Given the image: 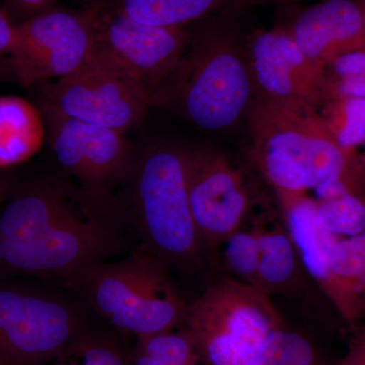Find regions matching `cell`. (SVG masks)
Listing matches in <instances>:
<instances>
[{"label":"cell","mask_w":365,"mask_h":365,"mask_svg":"<svg viewBox=\"0 0 365 365\" xmlns=\"http://www.w3.org/2000/svg\"><path fill=\"white\" fill-rule=\"evenodd\" d=\"M119 247L111 230L46 182L14 195L0 212V270L76 279Z\"/></svg>","instance_id":"obj_1"},{"label":"cell","mask_w":365,"mask_h":365,"mask_svg":"<svg viewBox=\"0 0 365 365\" xmlns=\"http://www.w3.org/2000/svg\"><path fill=\"white\" fill-rule=\"evenodd\" d=\"M242 9H227L192 26L168 93L165 105L174 106L199 130L227 131L245 123L256 98Z\"/></svg>","instance_id":"obj_2"},{"label":"cell","mask_w":365,"mask_h":365,"mask_svg":"<svg viewBox=\"0 0 365 365\" xmlns=\"http://www.w3.org/2000/svg\"><path fill=\"white\" fill-rule=\"evenodd\" d=\"M245 123L250 160L275 191L307 192L336 180L348 184L359 153L338 144L314 106L256 97Z\"/></svg>","instance_id":"obj_3"},{"label":"cell","mask_w":365,"mask_h":365,"mask_svg":"<svg viewBox=\"0 0 365 365\" xmlns=\"http://www.w3.org/2000/svg\"><path fill=\"white\" fill-rule=\"evenodd\" d=\"M187 153L178 144L151 143L134 158L129 176L146 252L169 268L193 265L206 251L190 207Z\"/></svg>","instance_id":"obj_4"},{"label":"cell","mask_w":365,"mask_h":365,"mask_svg":"<svg viewBox=\"0 0 365 365\" xmlns=\"http://www.w3.org/2000/svg\"><path fill=\"white\" fill-rule=\"evenodd\" d=\"M93 311L137 339L185 325L189 304L170 281L169 267L148 252L100 263L71 281Z\"/></svg>","instance_id":"obj_5"},{"label":"cell","mask_w":365,"mask_h":365,"mask_svg":"<svg viewBox=\"0 0 365 365\" xmlns=\"http://www.w3.org/2000/svg\"><path fill=\"white\" fill-rule=\"evenodd\" d=\"M185 325L205 365H257L271 334L284 327L270 295L232 277L189 304Z\"/></svg>","instance_id":"obj_6"},{"label":"cell","mask_w":365,"mask_h":365,"mask_svg":"<svg viewBox=\"0 0 365 365\" xmlns=\"http://www.w3.org/2000/svg\"><path fill=\"white\" fill-rule=\"evenodd\" d=\"M83 7L95 33L93 55L148 107L165 106L191 39L190 26L146 25L97 4Z\"/></svg>","instance_id":"obj_7"},{"label":"cell","mask_w":365,"mask_h":365,"mask_svg":"<svg viewBox=\"0 0 365 365\" xmlns=\"http://www.w3.org/2000/svg\"><path fill=\"white\" fill-rule=\"evenodd\" d=\"M83 330L71 302L44 292L0 287V359L6 365L52 361Z\"/></svg>","instance_id":"obj_8"},{"label":"cell","mask_w":365,"mask_h":365,"mask_svg":"<svg viewBox=\"0 0 365 365\" xmlns=\"http://www.w3.org/2000/svg\"><path fill=\"white\" fill-rule=\"evenodd\" d=\"M93 52L95 33L86 9L54 6L18 23L16 44L9 57L16 81L33 88L68 76Z\"/></svg>","instance_id":"obj_9"},{"label":"cell","mask_w":365,"mask_h":365,"mask_svg":"<svg viewBox=\"0 0 365 365\" xmlns=\"http://www.w3.org/2000/svg\"><path fill=\"white\" fill-rule=\"evenodd\" d=\"M39 86L40 110L124 134L140 126L150 109L116 72L93 54L68 76Z\"/></svg>","instance_id":"obj_10"},{"label":"cell","mask_w":365,"mask_h":365,"mask_svg":"<svg viewBox=\"0 0 365 365\" xmlns=\"http://www.w3.org/2000/svg\"><path fill=\"white\" fill-rule=\"evenodd\" d=\"M188 194L192 216L206 251H213L241 228L252 207L248 182L225 153L211 146L188 148Z\"/></svg>","instance_id":"obj_11"},{"label":"cell","mask_w":365,"mask_h":365,"mask_svg":"<svg viewBox=\"0 0 365 365\" xmlns=\"http://www.w3.org/2000/svg\"><path fill=\"white\" fill-rule=\"evenodd\" d=\"M55 158L88 195L102 201L130 176L134 157L122 132L43 111Z\"/></svg>","instance_id":"obj_12"},{"label":"cell","mask_w":365,"mask_h":365,"mask_svg":"<svg viewBox=\"0 0 365 365\" xmlns=\"http://www.w3.org/2000/svg\"><path fill=\"white\" fill-rule=\"evenodd\" d=\"M246 48L256 97L319 107L324 71L307 58L282 26L247 32Z\"/></svg>","instance_id":"obj_13"},{"label":"cell","mask_w":365,"mask_h":365,"mask_svg":"<svg viewBox=\"0 0 365 365\" xmlns=\"http://www.w3.org/2000/svg\"><path fill=\"white\" fill-rule=\"evenodd\" d=\"M283 220L299 252L300 261L324 294L347 323L361 318L359 307L348 299L330 269L331 254L339 237L331 234L319 222L317 200L307 192L275 191Z\"/></svg>","instance_id":"obj_14"},{"label":"cell","mask_w":365,"mask_h":365,"mask_svg":"<svg viewBox=\"0 0 365 365\" xmlns=\"http://www.w3.org/2000/svg\"><path fill=\"white\" fill-rule=\"evenodd\" d=\"M283 29L324 71L340 55L365 48L361 0H322L302 9Z\"/></svg>","instance_id":"obj_15"},{"label":"cell","mask_w":365,"mask_h":365,"mask_svg":"<svg viewBox=\"0 0 365 365\" xmlns=\"http://www.w3.org/2000/svg\"><path fill=\"white\" fill-rule=\"evenodd\" d=\"M263 0H83L132 20L158 26H192L199 21L232 9L261 4Z\"/></svg>","instance_id":"obj_16"},{"label":"cell","mask_w":365,"mask_h":365,"mask_svg":"<svg viewBox=\"0 0 365 365\" xmlns=\"http://www.w3.org/2000/svg\"><path fill=\"white\" fill-rule=\"evenodd\" d=\"M253 230L258 244V288L271 294H292L304 268L287 227L267 218L257 220Z\"/></svg>","instance_id":"obj_17"},{"label":"cell","mask_w":365,"mask_h":365,"mask_svg":"<svg viewBox=\"0 0 365 365\" xmlns=\"http://www.w3.org/2000/svg\"><path fill=\"white\" fill-rule=\"evenodd\" d=\"M45 120L32 103L18 96L0 97V169L33 158L45 140Z\"/></svg>","instance_id":"obj_18"},{"label":"cell","mask_w":365,"mask_h":365,"mask_svg":"<svg viewBox=\"0 0 365 365\" xmlns=\"http://www.w3.org/2000/svg\"><path fill=\"white\" fill-rule=\"evenodd\" d=\"M327 130L344 150L359 153L365 146V98H337L317 108Z\"/></svg>","instance_id":"obj_19"},{"label":"cell","mask_w":365,"mask_h":365,"mask_svg":"<svg viewBox=\"0 0 365 365\" xmlns=\"http://www.w3.org/2000/svg\"><path fill=\"white\" fill-rule=\"evenodd\" d=\"M317 200V212L323 227L339 237L365 232V198L345 190L329 198Z\"/></svg>","instance_id":"obj_20"},{"label":"cell","mask_w":365,"mask_h":365,"mask_svg":"<svg viewBox=\"0 0 365 365\" xmlns=\"http://www.w3.org/2000/svg\"><path fill=\"white\" fill-rule=\"evenodd\" d=\"M330 269L348 299L360 311L357 287L365 276V232L338 239L331 254Z\"/></svg>","instance_id":"obj_21"},{"label":"cell","mask_w":365,"mask_h":365,"mask_svg":"<svg viewBox=\"0 0 365 365\" xmlns=\"http://www.w3.org/2000/svg\"><path fill=\"white\" fill-rule=\"evenodd\" d=\"M52 362V365H130V359L111 338L85 332Z\"/></svg>","instance_id":"obj_22"},{"label":"cell","mask_w":365,"mask_h":365,"mask_svg":"<svg viewBox=\"0 0 365 365\" xmlns=\"http://www.w3.org/2000/svg\"><path fill=\"white\" fill-rule=\"evenodd\" d=\"M257 365H325L313 345L283 327L271 334Z\"/></svg>","instance_id":"obj_23"},{"label":"cell","mask_w":365,"mask_h":365,"mask_svg":"<svg viewBox=\"0 0 365 365\" xmlns=\"http://www.w3.org/2000/svg\"><path fill=\"white\" fill-rule=\"evenodd\" d=\"M136 349L162 365L199 364L195 346L186 330H173L140 338Z\"/></svg>","instance_id":"obj_24"},{"label":"cell","mask_w":365,"mask_h":365,"mask_svg":"<svg viewBox=\"0 0 365 365\" xmlns=\"http://www.w3.org/2000/svg\"><path fill=\"white\" fill-rule=\"evenodd\" d=\"M223 245L225 264L235 279L258 288V244L253 228H240Z\"/></svg>","instance_id":"obj_25"},{"label":"cell","mask_w":365,"mask_h":365,"mask_svg":"<svg viewBox=\"0 0 365 365\" xmlns=\"http://www.w3.org/2000/svg\"><path fill=\"white\" fill-rule=\"evenodd\" d=\"M325 78H349L365 76V48L340 55L326 67Z\"/></svg>","instance_id":"obj_26"},{"label":"cell","mask_w":365,"mask_h":365,"mask_svg":"<svg viewBox=\"0 0 365 365\" xmlns=\"http://www.w3.org/2000/svg\"><path fill=\"white\" fill-rule=\"evenodd\" d=\"M365 98V76L324 79L321 103L330 98Z\"/></svg>","instance_id":"obj_27"},{"label":"cell","mask_w":365,"mask_h":365,"mask_svg":"<svg viewBox=\"0 0 365 365\" xmlns=\"http://www.w3.org/2000/svg\"><path fill=\"white\" fill-rule=\"evenodd\" d=\"M16 25L6 9H0V56H9L16 39Z\"/></svg>","instance_id":"obj_28"},{"label":"cell","mask_w":365,"mask_h":365,"mask_svg":"<svg viewBox=\"0 0 365 365\" xmlns=\"http://www.w3.org/2000/svg\"><path fill=\"white\" fill-rule=\"evenodd\" d=\"M348 184L354 193L365 198V150L364 153H357Z\"/></svg>","instance_id":"obj_29"},{"label":"cell","mask_w":365,"mask_h":365,"mask_svg":"<svg viewBox=\"0 0 365 365\" xmlns=\"http://www.w3.org/2000/svg\"><path fill=\"white\" fill-rule=\"evenodd\" d=\"M56 1L57 0H9V4L14 9L28 14L26 19L54 6Z\"/></svg>","instance_id":"obj_30"},{"label":"cell","mask_w":365,"mask_h":365,"mask_svg":"<svg viewBox=\"0 0 365 365\" xmlns=\"http://www.w3.org/2000/svg\"><path fill=\"white\" fill-rule=\"evenodd\" d=\"M11 79L16 81L11 60L9 56H0V81H11Z\"/></svg>","instance_id":"obj_31"},{"label":"cell","mask_w":365,"mask_h":365,"mask_svg":"<svg viewBox=\"0 0 365 365\" xmlns=\"http://www.w3.org/2000/svg\"><path fill=\"white\" fill-rule=\"evenodd\" d=\"M130 365H162L155 361V359H151L150 356L146 355L145 353L139 351L135 349L133 355L130 357Z\"/></svg>","instance_id":"obj_32"},{"label":"cell","mask_w":365,"mask_h":365,"mask_svg":"<svg viewBox=\"0 0 365 365\" xmlns=\"http://www.w3.org/2000/svg\"><path fill=\"white\" fill-rule=\"evenodd\" d=\"M357 297H359L361 318L365 319V276L359 281V287H357Z\"/></svg>","instance_id":"obj_33"},{"label":"cell","mask_w":365,"mask_h":365,"mask_svg":"<svg viewBox=\"0 0 365 365\" xmlns=\"http://www.w3.org/2000/svg\"><path fill=\"white\" fill-rule=\"evenodd\" d=\"M7 189H9V186H7L6 180L0 177V207H1L4 199H6Z\"/></svg>","instance_id":"obj_34"},{"label":"cell","mask_w":365,"mask_h":365,"mask_svg":"<svg viewBox=\"0 0 365 365\" xmlns=\"http://www.w3.org/2000/svg\"><path fill=\"white\" fill-rule=\"evenodd\" d=\"M362 25H364L365 33V0H361Z\"/></svg>","instance_id":"obj_35"},{"label":"cell","mask_w":365,"mask_h":365,"mask_svg":"<svg viewBox=\"0 0 365 365\" xmlns=\"http://www.w3.org/2000/svg\"><path fill=\"white\" fill-rule=\"evenodd\" d=\"M0 365H6V364H4V361H2L1 359H0Z\"/></svg>","instance_id":"obj_36"},{"label":"cell","mask_w":365,"mask_h":365,"mask_svg":"<svg viewBox=\"0 0 365 365\" xmlns=\"http://www.w3.org/2000/svg\"><path fill=\"white\" fill-rule=\"evenodd\" d=\"M192 365H199V364H192Z\"/></svg>","instance_id":"obj_37"}]
</instances>
